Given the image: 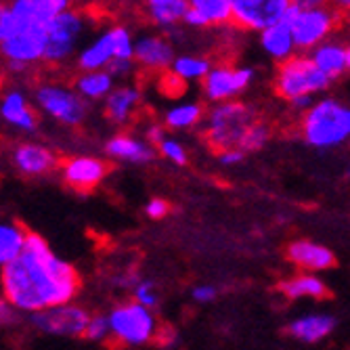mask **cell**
Here are the masks:
<instances>
[{
    "label": "cell",
    "mask_w": 350,
    "mask_h": 350,
    "mask_svg": "<svg viewBox=\"0 0 350 350\" xmlns=\"http://www.w3.org/2000/svg\"><path fill=\"white\" fill-rule=\"evenodd\" d=\"M78 288V273L59 260L36 233H27L23 254L3 267L5 300L19 310L42 312L63 306L76 296Z\"/></svg>",
    "instance_id": "1"
},
{
    "label": "cell",
    "mask_w": 350,
    "mask_h": 350,
    "mask_svg": "<svg viewBox=\"0 0 350 350\" xmlns=\"http://www.w3.org/2000/svg\"><path fill=\"white\" fill-rule=\"evenodd\" d=\"M304 137L312 147H334L350 137V109L323 99L304 118Z\"/></svg>",
    "instance_id": "2"
},
{
    "label": "cell",
    "mask_w": 350,
    "mask_h": 350,
    "mask_svg": "<svg viewBox=\"0 0 350 350\" xmlns=\"http://www.w3.org/2000/svg\"><path fill=\"white\" fill-rule=\"evenodd\" d=\"M329 84L332 80L314 66L310 57H292L283 61L275 78L277 92L292 103L302 97H310L312 92L325 90Z\"/></svg>",
    "instance_id": "3"
},
{
    "label": "cell",
    "mask_w": 350,
    "mask_h": 350,
    "mask_svg": "<svg viewBox=\"0 0 350 350\" xmlns=\"http://www.w3.org/2000/svg\"><path fill=\"white\" fill-rule=\"evenodd\" d=\"M250 126H252L250 109L241 103L229 101V103L214 107L206 131H208V139L212 147L225 153V151L239 149L243 135L247 133Z\"/></svg>",
    "instance_id": "4"
},
{
    "label": "cell",
    "mask_w": 350,
    "mask_h": 350,
    "mask_svg": "<svg viewBox=\"0 0 350 350\" xmlns=\"http://www.w3.org/2000/svg\"><path fill=\"white\" fill-rule=\"evenodd\" d=\"M300 5L302 11L292 25L296 49L321 46L323 38L329 34L336 23L338 11H329L319 3H310V0H300Z\"/></svg>",
    "instance_id": "5"
},
{
    "label": "cell",
    "mask_w": 350,
    "mask_h": 350,
    "mask_svg": "<svg viewBox=\"0 0 350 350\" xmlns=\"http://www.w3.org/2000/svg\"><path fill=\"white\" fill-rule=\"evenodd\" d=\"M111 334L126 344H143L155 334V319L139 302L118 306L109 314Z\"/></svg>",
    "instance_id": "6"
},
{
    "label": "cell",
    "mask_w": 350,
    "mask_h": 350,
    "mask_svg": "<svg viewBox=\"0 0 350 350\" xmlns=\"http://www.w3.org/2000/svg\"><path fill=\"white\" fill-rule=\"evenodd\" d=\"M290 0H233V21L247 29H262L283 21Z\"/></svg>",
    "instance_id": "7"
},
{
    "label": "cell",
    "mask_w": 350,
    "mask_h": 350,
    "mask_svg": "<svg viewBox=\"0 0 350 350\" xmlns=\"http://www.w3.org/2000/svg\"><path fill=\"white\" fill-rule=\"evenodd\" d=\"M82 17L76 11H66L57 15L49 25V40L44 49V61L49 63H61L66 61L82 34Z\"/></svg>",
    "instance_id": "8"
},
{
    "label": "cell",
    "mask_w": 350,
    "mask_h": 350,
    "mask_svg": "<svg viewBox=\"0 0 350 350\" xmlns=\"http://www.w3.org/2000/svg\"><path fill=\"white\" fill-rule=\"evenodd\" d=\"M36 99L40 107L53 116L55 120L76 126L84 120L86 116V103L76 92L61 88V86H40L36 90Z\"/></svg>",
    "instance_id": "9"
},
{
    "label": "cell",
    "mask_w": 350,
    "mask_h": 350,
    "mask_svg": "<svg viewBox=\"0 0 350 350\" xmlns=\"http://www.w3.org/2000/svg\"><path fill=\"white\" fill-rule=\"evenodd\" d=\"M36 327H40L46 334H57V336H84L90 319L86 310L78 308V306H55L42 312H36L31 317Z\"/></svg>",
    "instance_id": "10"
},
{
    "label": "cell",
    "mask_w": 350,
    "mask_h": 350,
    "mask_svg": "<svg viewBox=\"0 0 350 350\" xmlns=\"http://www.w3.org/2000/svg\"><path fill=\"white\" fill-rule=\"evenodd\" d=\"M49 40V27L40 25H25L21 31L9 40L3 42V55L7 61H21V63H34L44 59V49Z\"/></svg>",
    "instance_id": "11"
},
{
    "label": "cell",
    "mask_w": 350,
    "mask_h": 350,
    "mask_svg": "<svg viewBox=\"0 0 350 350\" xmlns=\"http://www.w3.org/2000/svg\"><path fill=\"white\" fill-rule=\"evenodd\" d=\"M254 78L252 70H231V68H214L204 78V88L208 99L212 101H229L239 94Z\"/></svg>",
    "instance_id": "12"
},
{
    "label": "cell",
    "mask_w": 350,
    "mask_h": 350,
    "mask_svg": "<svg viewBox=\"0 0 350 350\" xmlns=\"http://www.w3.org/2000/svg\"><path fill=\"white\" fill-rule=\"evenodd\" d=\"M109 172V166L94 157H74L63 168V178L76 191H90L97 187L105 174Z\"/></svg>",
    "instance_id": "13"
},
{
    "label": "cell",
    "mask_w": 350,
    "mask_h": 350,
    "mask_svg": "<svg viewBox=\"0 0 350 350\" xmlns=\"http://www.w3.org/2000/svg\"><path fill=\"white\" fill-rule=\"evenodd\" d=\"M9 7L25 25L40 27H49L57 15L70 11V3L66 0H15Z\"/></svg>",
    "instance_id": "14"
},
{
    "label": "cell",
    "mask_w": 350,
    "mask_h": 350,
    "mask_svg": "<svg viewBox=\"0 0 350 350\" xmlns=\"http://www.w3.org/2000/svg\"><path fill=\"white\" fill-rule=\"evenodd\" d=\"M135 59L149 70H166L174 66V51L166 38L143 36L135 42Z\"/></svg>",
    "instance_id": "15"
},
{
    "label": "cell",
    "mask_w": 350,
    "mask_h": 350,
    "mask_svg": "<svg viewBox=\"0 0 350 350\" xmlns=\"http://www.w3.org/2000/svg\"><path fill=\"white\" fill-rule=\"evenodd\" d=\"M233 19V0H193L185 15V23L206 27L216 23H227Z\"/></svg>",
    "instance_id": "16"
},
{
    "label": "cell",
    "mask_w": 350,
    "mask_h": 350,
    "mask_svg": "<svg viewBox=\"0 0 350 350\" xmlns=\"http://www.w3.org/2000/svg\"><path fill=\"white\" fill-rule=\"evenodd\" d=\"M288 258L308 271H323L336 265V256L323 245L314 243V241H294L288 247Z\"/></svg>",
    "instance_id": "17"
},
{
    "label": "cell",
    "mask_w": 350,
    "mask_h": 350,
    "mask_svg": "<svg viewBox=\"0 0 350 350\" xmlns=\"http://www.w3.org/2000/svg\"><path fill=\"white\" fill-rule=\"evenodd\" d=\"M13 164L17 166V170H21L27 176H38V174L49 172L55 166V155L42 145L25 143L15 149Z\"/></svg>",
    "instance_id": "18"
},
{
    "label": "cell",
    "mask_w": 350,
    "mask_h": 350,
    "mask_svg": "<svg viewBox=\"0 0 350 350\" xmlns=\"http://www.w3.org/2000/svg\"><path fill=\"white\" fill-rule=\"evenodd\" d=\"M113 59H116V44H113V36L109 29L78 55V68L84 70L86 74L101 72V68L109 66Z\"/></svg>",
    "instance_id": "19"
},
{
    "label": "cell",
    "mask_w": 350,
    "mask_h": 350,
    "mask_svg": "<svg viewBox=\"0 0 350 350\" xmlns=\"http://www.w3.org/2000/svg\"><path fill=\"white\" fill-rule=\"evenodd\" d=\"M260 44L262 49L275 57V59H283V61H288L292 59V51L296 49V42H294V31H292V25L288 23H277L273 27H269L267 31H262V36H260Z\"/></svg>",
    "instance_id": "20"
},
{
    "label": "cell",
    "mask_w": 350,
    "mask_h": 350,
    "mask_svg": "<svg viewBox=\"0 0 350 350\" xmlns=\"http://www.w3.org/2000/svg\"><path fill=\"white\" fill-rule=\"evenodd\" d=\"M0 113H3V118L9 124L17 126V129H21V131H27V133L36 131V124H38L36 113L27 107L25 97H23L21 92H17V90L9 92L7 97L3 99V107H0Z\"/></svg>",
    "instance_id": "21"
},
{
    "label": "cell",
    "mask_w": 350,
    "mask_h": 350,
    "mask_svg": "<svg viewBox=\"0 0 350 350\" xmlns=\"http://www.w3.org/2000/svg\"><path fill=\"white\" fill-rule=\"evenodd\" d=\"M310 59L329 80L338 78L348 68V51L342 49L340 44H334V42H325L321 46H317L312 51Z\"/></svg>",
    "instance_id": "22"
},
{
    "label": "cell",
    "mask_w": 350,
    "mask_h": 350,
    "mask_svg": "<svg viewBox=\"0 0 350 350\" xmlns=\"http://www.w3.org/2000/svg\"><path fill=\"white\" fill-rule=\"evenodd\" d=\"M334 327H336L334 317H329V314H308V317H302V319L294 321L288 327V334H292L294 338H300L304 342H317V340L325 338Z\"/></svg>",
    "instance_id": "23"
},
{
    "label": "cell",
    "mask_w": 350,
    "mask_h": 350,
    "mask_svg": "<svg viewBox=\"0 0 350 350\" xmlns=\"http://www.w3.org/2000/svg\"><path fill=\"white\" fill-rule=\"evenodd\" d=\"M139 101V92L131 86H124V88H116L105 103V113L111 122L116 124H124L126 120L131 118L135 105Z\"/></svg>",
    "instance_id": "24"
},
{
    "label": "cell",
    "mask_w": 350,
    "mask_h": 350,
    "mask_svg": "<svg viewBox=\"0 0 350 350\" xmlns=\"http://www.w3.org/2000/svg\"><path fill=\"white\" fill-rule=\"evenodd\" d=\"M281 292L288 298H314V300H323L329 296V290L325 288V283L321 279H317L314 275H300L290 281L281 283Z\"/></svg>",
    "instance_id": "25"
},
{
    "label": "cell",
    "mask_w": 350,
    "mask_h": 350,
    "mask_svg": "<svg viewBox=\"0 0 350 350\" xmlns=\"http://www.w3.org/2000/svg\"><path fill=\"white\" fill-rule=\"evenodd\" d=\"M191 3L185 0H151L147 3L149 17L162 27H172L178 19H185Z\"/></svg>",
    "instance_id": "26"
},
{
    "label": "cell",
    "mask_w": 350,
    "mask_h": 350,
    "mask_svg": "<svg viewBox=\"0 0 350 350\" xmlns=\"http://www.w3.org/2000/svg\"><path fill=\"white\" fill-rule=\"evenodd\" d=\"M107 151L116 157H122V160H131L137 164H145L153 160L151 147L131 137H113L107 143Z\"/></svg>",
    "instance_id": "27"
},
{
    "label": "cell",
    "mask_w": 350,
    "mask_h": 350,
    "mask_svg": "<svg viewBox=\"0 0 350 350\" xmlns=\"http://www.w3.org/2000/svg\"><path fill=\"white\" fill-rule=\"evenodd\" d=\"M27 233H23L17 225L0 227V265L7 267L15 262L25 250Z\"/></svg>",
    "instance_id": "28"
},
{
    "label": "cell",
    "mask_w": 350,
    "mask_h": 350,
    "mask_svg": "<svg viewBox=\"0 0 350 350\" xmlns=\"http://www.w3.org/2000/svg\"><path fill=\"white\" fill-rule=\"evenodd\" d=\"M113 76L109 72H88L84 76H80L76 80V88L82 97L86 99H101V97H109L113 92L111 90V80Z\"/></svg>",
    "instance_id": "29"
},
{
    "label": "cell",
    "mask_w": 350,
    "mask_h": 350,
    "mask_svg": "<svg viewBox=\"0 0 350 350\" xmlns=\"http://www.w3.org/2000/svg\"><path fill=\"white\" fill-rule=\"evenodd\" d=\"M172 72H174V76H178L183 80H193V78H206L212 70L206 59L185 55V57H176Z\"/></svg>",
    "instance_id": "30"
},
{
    "label": "cell",
    "mask_w": 350,
    "mask_h": 350,
    "mask_svg": "<svg viewBox=\"0 0 350 350\" xmlns=\"http://www.w3.org/2000/svg\"><path fill=\"white\" fill-rule=\"evenodd\" d=\"M202 118V107L200 105H178L166 113V124L170 129H189V126L198 124Z\"/></svg>",
    "instance_id": "31"
},
{
    "label": "cell",
    "mask_w": 350,
    "mask_h": 350,
    "mask_svg": "<svg viewBox=\"0 0 350 350\" xmlns=\"http://www.w3.org/2000/svg\"><path fill=\"white\" fill-rule=\"evenodd\" d=\"M267 139H269V129H267V126L265 124H252L250 129H247V133L243 135V141H241L239 149L243 153L245 151H254V149H260V147H265Z\"/></svg>",
    "instance_id": "32"
},
{
    "label": "cell",
    "mask_w": 350,
    "mask_h": 350,
    "mask_svg": "<svg viewBox=\"0 0 350 350\" xmlns=\"http://www.w3.org/2000/svg\"><path fill=\"white\" fill-rule=\"evenodd\" d=\"M113 44H116V59H133L135 57V42L124 27L111 29Z\"/></svg>",
    "instance_id": "33"
},
{
    "label": "cell",
    "mask_w": 350,
    "mask_h": 350,
    "mask_svg": "<svg viewBox=\"0 0 350 350\" xmlns=\"http://www.w3.org/2000/svg\"><path fill=\"white\" fill-rule=\"evenodd\" d=\"M111 334V325H109V319H105V317H94V319H90L84 336L88 340H105L107 336Z\"/></svg>",
    "instance_id": "34"
},
{
    "label": "cell",
    "mask_w": 350,
    "mask_h": 350,
    "mask_svg": "<svg viewBox=\"0 0 350 350\" xmlns=\"http://www.w3.org/2000/svg\"><path fill=\"white\" fill-rule=\"evenodd\" d=\"M135 298L139 304H143L145 308H153L157 304V296L153 294V283L151 281H143L137 285L135 290Z\"/></svg>",
    "instance_id": "35"
},
{
    "label": "cell",
    "mask_w": 350,
    "mask_h": 350,
    "mask_svg": "<svg viewBox=\"0 0 350 350\" xmlns=\"http://www.w3.org/2000/svg\"><path fill=\"white\" fill-rule=\"evenodd\" d=\"M160 151H162V155L164 157H168V160H172L174 164H187V153H185V149L178 145V143H174V141H164L162 145H160Z\"/></svg>",
    "instance_id": "36"
},
{
    "label": "cell",
    "mask_w": 350,
    "mask_h": 350,
    "mask_svg": "<svg viewBox=\"0 0 350 350\" xmlns=\"http://www.w3.org/2000/svg\"><path fill=\"white\" fill-rule=\"evenodd\" d=\"M131 70H133V59H113L107 66V72L111 76H126L131 74Z\"/></svg>",
    "instance_id": "37"
},
{
    "label": "cell",
    "mask_w": 350,
    "mask_h": 350,
    "mask_svg": "<svg viewBox=\"0 0 350 350\" xmlns=\"http://www.w3.org/2000/svg\"><path fill=\"white\" fill-rule=\"evenodd\" d=\"M145 212H147V216H151V218H164V216L168 214V204L162 202V200H151V202L147 204Z\"/></svg>",
    "instance_id": "38"
},
{
    "label": "cell",
    "mask_w": 350,
    "mask_h": 350,
    "mask_svg": "<svg viewBox=\"0 0 350 350\" xmlns=\"http://www.w3.org/2000/svg\"><path fill=\"white\" fill-rule=\"evenodd\" d=\"M193 298L198 302H212L216 298V290L210 288V285H200V288L193 290Z\"/></svg>",
    "instance_id": "39"
},
{
    "label": "cell",
    "mask_w": 350,
    "mask_h": 350,
    "mask_svg": "<svg viewBox=\"0 0 350 350\" xmlns=\"http://www.w3.org/2000/svg\"><path fill=\"white\" fill-rule=\"evenodd\" d=\"M241 160H243V151L241 149H233V151L220 153V162L222 164H239Z\"/></svg>",
    "instance_id": "40"
},
{
    "label": "cell",
    "mask_w": 350,
    "mask_h": 350,
    "mask_svg": "<svg viewBox=\"0 0 350 350\" xmlns=\"http://www.w3.org/2000/svg\"><path fill=\"white\" fill-rule=\"evenodd\" d=\"M147 139L153 143V145H157L160 147L166 139H164V131L160 129V126H151V129L147 131Z\"/></svg>",
    "instance_id": "41"
},
{
    "label": "cell",
    "mask_w": 350,
    "mask_h": 350,
    "mask_svg": "<svg viewBox=\"0 0 350 350\" xmlns=\"http://www.w3.org/2000/svg\"><path fill=\"white\" fill-rule=\"evenodd\" d=\"M174 340H176V336H174V332L172 329H162V334H160V342L162 344H166V346H170V344H174Z\"/></svg>",
    "instance_id": "42"
},
{
    "label": "cell",
    "mask_w": 350,
    "mask_h": 350,
    "mask_svg": "<svg viewBox=\"0 0 350 350\" xmlns=\"http://www.w3.org/2000/svg\"><path fill=\"white\" fill-rule=\"evenodd\" d=\"M0 314H3V323H9L11 312H9V302L7 300H3V304H0Z\"/></svg>",
    "instance_id": "43"
},
{
    "label": "cell",
    "mask_w": 350,
    "mask_h": 350,
    "mask_svg": "<svg viewBox=\"0 0 350 350\" xmlns=\"http://www.w3.org/2000/svg\"><path fill=\"white\" fill-rule=\"evenodd\" d=\"M294 105L296 107H310V97H302V99L294 101Z\"/></svg>",
    "instance_id": "44"
},
{
    "label": "cell",
    "mask_w": 350,
    "mask_h": 350,
    "mask_svg": "<svg viewBox=\"0 0 350 350\" xmlns=\"http://www.w3.org/2000/svg\"><path fill=\"white\" fill-rule=\"evenodd\" d=\"M340 7H342L344 11H350V0H346V3H342Z\"/></svg>",
    "instance_id": "45"
},
{
    "label": "cell",
    "mask_w": 350,
    "mask_h": 350,
    "mask_svg": "<svg viewBox=\"0 0 350 350\" xmlns=\"http://www.w3.org/2000/svg\"><path fill=\"white\" fill-rule=\"evenodd\" d=\"M348 70H350V49H348Z\"/></svg>",
    "instance_id": "46"
}]
</instances>
